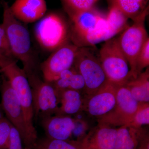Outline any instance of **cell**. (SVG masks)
Segmentation results:
<instances>
[{"label": "cell", "mask_w": 149, "mask_h": 149, "mask_svg": "<svg viewBox=\"0 0 149 149\" xmlns=\"http://www.w3.org/2000/svg\"><path fill=\"white\" fill-rule=\"evenodd\" d=\"M117 128L99 122L81 142L85 149H114Z\"/></svg>", "instance_id": "2e32d148"}, {"label": "cell", "mask_w": 149, "mask_h": 149, "mask_svg": "<svg viewBox=\"0 0 149 149\" xmlns=\"http://www.w3.org/2000/svg\"><path fill=\"white\" fill-rule=\"evenodd\" d=\"M10 9L14 16L22 22L33 23L45 15L47 3L45 0H15Z\"/></svg>", "instance_id": "5bb4252c"}, {"label": "cell", "mask_w": 149, "mask_h": 149, "mask_svg": "<svg viewBox=\"0 0 149 149\" xmlns=\"http://www.w3.org/2000/svg\"><path fill=\"white\" fill-rule=\"evenodd\" d=\"M139 104L125 84L116 86V104L114 109L99 119V122L114 127L129 125L133 120Z\"/></svg>", "instance_id": "30bf717a"}, {"label": "cell", "mask_w": 149, "mask_h": 149, "mask_svg": "<svg viewBox=\"0 0 149 149\" xmlns=\"http://www.w3.org/2000/svg\"><path fill=\"white\" fill-rule=\"evenodd\" d=\"M116 86L107 81L96 93L90 96L86 109L92 116L99 119L109 113L116 104Z\"/></svg>", "instance_id": "4fadbf2b"}, {"label": "cell", "mask_w": 149, "mask_h": 149, "mask_svg": "<svg viewBox=\"0 0 149 149\" xmlns=\"http://www.w3.org/2000/svg\"><path fill=\"white\" fill-rule=\"evenodd\" d=\"M99 55L108 82L118 86L124 85L132 78L128 61L116 38L105 42L99 51Z\"/></svg>", "instance_id": "277c9868"}, {"label": "cell", "mask_w": 149, "mask_h": 149, "mask_svg": "<svg viewBox=\"0 0 149 149\" xmlns=\"http://www.w3.org/2000/svg\"><path fill=\"white\" fill-rule=\"evenodd\" d=\"M137 149H149V136L144 131L140 138Z\"/></svg>", "instance_id": "f1b7e54d"}, {"label": "cell", "mask_w": 149, "mask_h": 149, "mask_svg": "<svg viewBox=\"0 0 149 149\" xmlns=\"http://www.w3.org/2000/svg\"><path fill=\"white\" fill-rule=\"evenodd\" d=\"M149 65V38L144 43L136 60V72L137 76L142 72L144 68Z\"/></svg>", "instance_id": "484cf974"}, {"label": "cell", "mask_w": 149, "mask_h": 149, "mask_svg": "<svg viewBox=\"0 0 149 149\" xmlns=\"http://www.w3.org/2000/svg\"><path fill=\"white\" fill-rule=\"evenodd\" d=\"M22 144L19 132L12 125L9 138L7 149H24L22 146Z\"/></svg>", "instance_id": "83f0119b"}, {"label": "cell", "mask_w": 149, "mask_h": 149, "mask_svg": "<svg viewBox=\"0 0 149 149\" xmlns=\"http://www.w3.org/2000/svg\"><path fill=\"white\" fill-rule=\"evenodd\" d=\"M42 125L47 137L65 141L72 136L76 122L68 116L54 115L42 118Z\"/></svg>", "instance_id": "9a60e30c"}, {"label": "cell", "mask_w": 149, "mask_h": 149, "mask_svg": "<svg viewBox=\"0 0 149 149\" xmlns=\"http://www.w3.org/2000/svg\"><path fill=\"white\" fill-rule=\"evenodd\" d=\"M73 66L83 77L85 88L90 96L108 81L100 61L99 52L94 47H79Z\"/></svg>", "instance_id": "5b68a950"}, {"label": "cell", "mask_w": 149, "mask_h": 149, "mask_svg": "<svg viewBox=\"0 0 149 149\" xmlns=\"http://www.w3.org/2000/svg\"><path fill=\"white\" fill-rule=\"evenodd\" d=\"M34 33L39 45L47 52H53L70 42V25L56 13H48L38 20Z\"/></svg>", "instance_id": "7a4b0ae2"}, {"label": "cell", "mask_w": 149, "mask_h": 149, "mask_svg": "<svg viewBox=\"0 0 149 149\" xmlns=\"http://www.w3.org/2000/svg\"><path fill=\"white\" fill-rule=\"evenodd\" d=\"M109 8L120 11L128 19L134 21L148 6L149 0H107Z\"/></svg>", "instance_id": "d6986e66"}, {"label": "cell", "mask_w": 149, "mask_h": 149, "mask_svg": "<svg viewBox=\"0 0 149 149\" xmlns=\"http://www.w3.org/2000/svg\"><path fill=\"white\" fill-rule=\"evenodd\" d=\"M128 125L117 128L114 149H137L143 131Z\"/></svg>", "instance_id": "ac0fdd59"}, {"label": "cell", "mask_w": 149, "mask_h": 149, "mask_svg": "<svg viewBox=\"0 0 149 149\" xmlns=\"http://www.w3.org/2000/svg\"><path fill=\"white\" fill-rule=\"evenodd\" d=\"M149 13V6L116 38L117 43L130 67L132 78L137 77L136 60L144 43L149 37L145 27V20Z\"/></svg>", "instance_id": "8992f818"}, {"label": "cell", "mask_w": 149, "mask_h": 149, "mask_svg": "<svg viewBox=\"0 0 149 149\" xmlns=\"http://www.w3.org/2000/svg\"><path fill=\"white\" fill-rule=\"evenodd\" d=\"M131 95L139 102H149V68L125 83Z\"/></svg>", "instance_id": "ffe728a7"}, {"label": "cell", "mask_w": 149, "mask_h": 149, "mask_svg": "<svg viewBox=\"0 0 149 149\" xmlns=\"http://www.w3.org/2000/svg\"><path fill=\"white\" fill-rule=\"evenodd\" d=\"M149 124V102H139V107L129 125L140 129L143 125Z\"/></svg>", "instance_id": "cb8c5ba5"}, {"label": "cell", "mask_w": 149, "mask_h": 149, "mask_svg": "<svg viewBox=\"0 0 149 149\" xmlns=\"http://www.w3.org/2000/svg\"><path fill=\"white\" fill-rule=\"evenodd\" d=\"M57 90L59 105L55 115L68 116L74 114L82 109L83 101L79 91L71 89Z\"/></svg>", "instance_id": "e0dca14e"}, {"label": "cell", "mask_w": 149, "mask_h": 149, "mask_svg": "<svg viewBox=\"0 0 149 149\" xmlns=\"http://www.w3.org/2000/svg\"><path fill=\"white\" fill-rule=\"evenodd\" d=\"M52 83L58 90L71 89L79 91L85 88L83 77L73 66L63 71L58 79Z\"/></svg>", "instance_id": "44dd1931"}, {"label": "cell", "mask_w": 149, "mask_h": 149, "mask_svg": "<svg viewBox=\"0 0 149 149\" xmlns=\"http://www.w3.org/2000/svg\"><path fill=\"white\" fill-rule=\"evenodd\" d=\"M12 125L6 117L0 121V149H7Z\"/></svg>", "instance_id": "4316f807"}, {"label": "cell", "mask_w": 149, "mask_h": 149, "mask_svg": "<svg viewBox=\"0 0 149 149\" xmlns=\"http://www.w3.org/2000/svg\"><path fill=\"white\" fill-rule=\"evenodd\" d=\"M2 84V75H0V91H1V86Z\"/></svg>", "instance_id": "1f68e13d"}, {"label": "cell", "mask_w": 149, "mask_h": 149, "mask_svg": "<svg viewBox=\"0 0 149 149\" xmlns=\"http://www.w3.org/2000/svg\"><path fill=\"white\" fill-rule=\"evenodd\" d=\"M5 64V63H4L2 61L0 60V73H2L1 68Z\"/></svg>", "instance_id": "4dcf8cb0"}, {"label": "cell", "mask_w": 149, "mask_h": 149, "mask_svg": "<svg viewBox=\"0 0 149 149\" xmlns=\"http://www.w3.org/2000/svg\"><path fill=\"white\" fill-rule=\"evenodd\" d=\"M106 15L93 8L69 15L70 20V42L81 47L88 36Z\"/></svg>", "instance_id": "7c38bea8"}, {"label": "cell", "mask_w": 149, "mask_h": 149, "mask_svg": "<svg viewBox=\"0 0 149 149\" xmlns=\"http://www.w3.org/2000/svg\"><path fill=\"white\" fill-rule=\"evenodd\" d=\"M0 60L6 63L15 59L11 52L4 27L0 24Z\"/></svg>", "instance_id": "d4e9b609"}, {"label": "cell", "mask_w": 149, "mask_h": 149, "mask_svg": "<svg viewBox=\"0 0 149 149\" xmlns=\"http://www.w3.org/2000/svg\"><path fill=\"white\" fill-rule=\"evenodd\" d=\"M2 1V0H0V1Z\"/></svg>", "instance_id": "836d02e7"}, {"label": "cell", "mask_w": 149, "mask_h": 149, "mask_svg": "<svg viewBox=\"0 0 149 149\" xmlns=\"http://www.w3.org/2000/svg\"><path fill=\"white\" fill-rule=\"evenodd\" d=\"M29 149H85L81 141L59 140L47 137L37 139Z\"/></svg>", "instance_id": "7402d4cb"}, {"label": "cell", "mask_w": 149, "mask_h": 149, "mask_svg": "<svg viewBox=\"0 0 149 149\" xmlns=\"http://www.w3.org/2000/svg\"><path fill=\"white\" fill-rule=\"evenodd\" d=\"M79 47L69 42L52 52L40 65L43 80L52 83L63 71L73 66Z\"/></svg>", "instance_id": "9c48e42d"}, {"label": "cell", "mask_w": 149, "mask_h": 149, "mask_svg": "<svg viewBox=\"0 0 149 149\" xmlns=\"http://www.w3.org/2000/svg\"><path fill=\"white\" fill-rule=\"evenodd\" d=\"M4 117V112L3 111L1 107L0 106V121L2 120Z\"/></svg>", "instance_id": "f546056e"}, {"label": "cell", "mask_w": 149, "mask_h": 149, "mask_svg": "<svg viewBox=\"0 0 149 149\" xmlns=\"http://www.w3.org/2000/svg\"><path fill=\"white\" fill-rule=\"evenodd\" d=\"M1 3L3 8L2 24L13 56L21 62L26 74L37 71V62L28 29L14 16L7 2L3 0Z\"/></svg>", "instance_id": "6da1fadb"}, {"label": "cell", "mask_w": 149, "mask_h": 149, "mask_svg": "<svg viewBox=\"0 0 149 149\" xmlns=\"http://www.w3.org/2000/svg\"><path fill=\"white\" fill-rule=\"evenodd\" d=\"M1 91V106L3 111L6 118L19 132L24 149H29L37 140H35L29 133L21 104L8 80L3 74Z\"/></svg>", "instance_id": "ba28073f"}, {"label": "cell", "mask_w": 149, "mask_h": 149, "mask_svg": "<svg viewBox=\"0 0 149 149\" xmlns=\"http://www.w3.org/2000/svg\"><path fill=\"white\" fill-rule=\"evenodd\" d=\"M17 61L14 60L6 63L2 68V74L8 80L15 92L23 110L29 133L37 140V131L34 124L32 91L26 73L17 65Z\"/></svg>", "instance_id": "3957f363"}, {"label": "cell", "mask_w": 149, "mask_h": 149, "mask_svg": "<svg viewBox=\"0 0 149 149\" xmlns=\"http://www.w3.org/2000/svg\"></svg>", "instance_id": "d6a6232c"}, {"label": "cell", "mask_w": 149, "mask_h": 149, "mask_svg": "<svg viewBox=\"0 0 149 149\" xmlns=\"http://www.w3.org/2000/svg\"><path fill=\"white\" fill-rule=\"evenodd\" d=\"M128 20L120 11L111 8L107 15L85 38L82 47H94L96 44L113 38L128 27Z\"/></svg>", "instance_id": "8fae6325"}, {"label": "cell", "mask_w": 149, "mask_h": 149, "mask_svg": "<svg viewBox=\"0 0 149 149\" xmlns=\"http://www.w3.org/2000/svg\"><path fill=\"white\" fill-rule=\"evenodd\" d=\"M68 15L94 8L99 0H62Z\"/></svg>", "instance_id": "603a6c76"}, {"label": "cell", "mask_w": 149, "mask_h": 149, "mask_svg": "<svg viewBox=\"0 0 149 149\" xmlns=\"http://www.w3.org/2000/svg\"><path fill=\"white\" fill-rule=\"evenodd\" d=\"M32 91L34 119L55 115L59 105L58 91L41 79L37 71L26 74Z\"/></svg>", "instance_id": "52a82bcc"}]
</instances>
